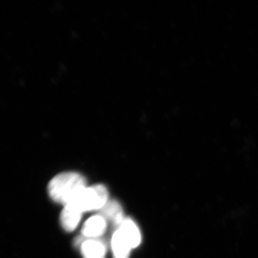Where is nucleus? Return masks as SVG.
Instances as JSON below:
<instances>
[{
	"label": "nucleus",
	"instance_id": "39448f33",
	"mask_svg": "<svg viewBox=\"0 0 258 258\" xmlns=\"http://www.w3.org/2000/svg\"><path fill=\"white\" fill-rule=\"evenodd\" d=\"M118 230L124 236L132 249L138 247L142 241V236L138 227L133 220L131 219H124L121 225L119 226Z\"/></svg>",
	"mask_w": 258,
	"mask_h": 258
},
{
	"label": "nucleus",
	"instance_id": "0eeeda50",
	"mask_svg": "<svg viewBox=\"0 0 258 258\" xmlns=\"http://www.w3.org/2000/svg\"><path fill=\"white\" fill-rule=\"evenodd\" d=\"M106 246L101 241L89 239L81 244V253L83 258H105Z\"/></svg>",
	"mask_w": 258,
	"mask_h": 258
},
{
	"label": "nucleus",
	"instance_id": "20e7f679",
	"mask_svg": "<svg viewBox=\"0 0 258 258\" xmlns=\"http://www.w3.org/2000/svg\"><path fill=\"white\" fill-rule=\"evenodd\" d=\"M99 211L101 212L100 215H101L105 220H110L116 225H121L125 219L121 206L115 200H108Z\"/></svg>",
	"mask_w": 258,
	"mask_h": 258
},
{
	"label": "nucleus",
	"instance_id": "f257e3e1",
	"mask_svg": "<svg viewBox=\"0 0 258 258\" xmlns=\"http://www.w3.org/2000/svg\"><path fill=\"white\" fill-rule=\"evenodd\" d=\"M86 187V180L81 174L66 172L58 174L51 180L47 191L53 201L66 206Z\"/></svg>",
	"mask_w": 258,
	"mask_h": 258
},
{
	"label": "nucleus",
	"instance_id": "6e6552de",
	"mask_svg": "<svg viewBox=\"0 0 258 258\" xmlns=\"http://www.w3.org/2000/svg\"><path fill=\"white\" fill-rule=\"evenodd\" d=\"M111 247L114 258H128L131 249H132L128 241L118 229L115 231L112 237Z\"/></svg>",
	"mask_w": 258,
	"mask_h": 258
},
{
	"label": "nucleus",
	"instance_id": "7ed1b4c3",
	"mask_svg": "<svg viewBox=\"0 0 258 258\" xmlns=\"http://www.w3.org/2000/svg\"><path fill=\"white\" fill-rule=\"evenodd\" d=\"M106 226V220L101 215H95L85 222L81 232L84 237L97 238L104 233Z\"/></svg>",
	"mask_w": 258,
	"mask_h": 258
},
{
	"label": "nucleus",
	"instance_id": "f03ea898",
	"mask_svg": "<svg viewBox=\"0 0 258 258\" xmlns=\"http://www.w3.org/2000/svg\"><path fill=\"white\" fill-rule=\"evenodd\" d=\"M108 198L106 188L103 185H95L85 188L67 205L83 213L101 210L108 201Z\"/></svg>",
	"mask_w": 258,
	"mask_h": 258
},
{
	"label": "nucleus",
	"instance_id": "423d86ee",
	"mask_svg": "<svg viewBox=\"0 0 258 258\" xmlns=\"http://www.w3.org/2000/svg\"><path fill=\"white\" fill-rule=\"evenodd\" d=\"M82 217V213L71 206H64L61 212V225L67 232H73L77 228Z\"/></svg>",
	"mask_w": 258,
	"mask_h": 258
}]
</instances>
